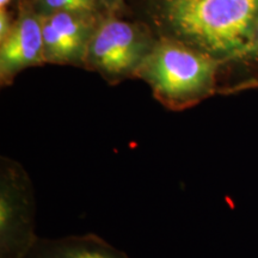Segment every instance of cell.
Here are the masks:
<instances>
[{"instance_id":"1","label":"cell","mask_w":258,"mask_h":258,"mask_svg":"<svg viewBox=\"0 0 258 258\" xmlns=\"http://www.w3.org/2000/svg\"><path fill=\"white\" fill-rule=\"evenodd\" d=\"M128 6L158 38L230 62L250 61L258 0H131Z\"/></svg>"},{"instance_id":"2","label":"cell","mask_w":258,"mask_h":258,"mask_svg":"<svg viewBox=\"0 0 258 258\" xmlns=\"http://www.w3.org/2000/svg\"><path fill=\"white\" fill-rule=\"evenodd\" d=\"M230 63L234 62L207 55L178 42L158 38L135 78L150 86L161 105L182 111L222 92L219 76Z\"/></svg>"},{"instance_id":"3","label":"cell","mask_w":258,"mask_h":258,"mask_svg":"<svg viewBox=\"0 0 258 258\" xmlns=\"http://www.w3.org/2000/svg\"><path fill=\"white\" fill-rule=\"evenodd\" d=\"M157 42L152 29L132 11L105 15L90 41L84 70L99 74L115 86L137 77Z\"/></svg>"},{"instance_id":"4","label":"cell","mask_w":258,"mask_h":258,"mask_svg":"<svg viewBox=\"0 0 258 258\" xmlns=\"http://www.w3.org/2000/svg\"><path fill=\"white\" fill-rule=\"evenodd\" d=\"M31 180L17 161L0 163V258H27L36 244Z\"/></svg>"},{"instance_id":"5","label":"cell","mask_w":258,"mask_h":258,"mask_svg":"<svg viewBox=\"0 0 258 258\" xmlns=\"http://www.w3.org/2000/svg\"><path fill=\"white\" fill-rule=\"evenodd\" d=\"M43 64L42 17L28 0H18L11 31L0 42V84L11 85L24 70Z\"/></svg>"},{"instance_id":"6","label":"cell","mask_w":258,"mask_h":258,"mask_svg":"<svg viewBox=\"0 0 258 258\" xmlns=\"http://www.w3.org/2000/svg\"><path fill=\"white\" fill-rule=\"evenodd\" d=\"M104 16L56 12L42 17L46 64L84 69L86 51Z\"/></svg>"},{"instance_id":"7","label":"cell","mask_w":258,"mask_h":258,"mask_svg":"<svg viewBox=\"0 0 258 258\" xmlns=\"http://www.w3.org/2000/svg\"><path fill=\"white\" fill-rule=\"evenodd\" d=\"M27 258H128L93 234L60 240H38Z\"/></svg>"},{"instance_id":"8","label":"cell","mask_w":258,"mask_h":258,"mask_svg":"<svg viewBox=\"0 0 258 258\" xmlns=\"http://www.w3.org/2000/svg\"><path fill=\"white\" fill-rule=\"evenodd\" d=\"M41 17L56 12L105 16L99 0H28Z\"/></svg>"},{"instance_id":"9","label":"cell","mask_w":258,"mask_h":258,"mask_svg":"<svg viewBox=\"0 0 258 258\" xmlns=\"http://www.w3.org/2000/svg\"><path fill=\"white\" fill-rule=\"evenodd\" d=\"M106 15L109 14H128L131 9L128 6V0H99Z\"/></svg>"},{"instance_id":"10","label":"cell","mask_w":258,"mask_h":258,"mask_svg":"<svg viewBox=\"0 0 258 258\" xmlns=\"http://www.w3.org/2000/svg\"><path fill=\"white\" fill-rule=\"evenodd\" d=\"M15 22V14L8 10H0V42L8 36Z\"/></svg>"},{"instance_id":"11","label":"cell","mask_w":258,"mask_h":258,"mask_svg":"<svg viewBox=\"0 0 258 258\" xmlns=\"http://www.w3.org/2000/svg\"><path fill=\"white\" fill-rule=\"evenodd\" d=\"M249 60H258V24L256 30H254V35L252 38V43H251V47L249 49Z\"/></svg>"},{"instance_id":"12","label":"cell","mask_w":258,"mask_h":258,"mask_svg":"<svg viewBox=\"0 0 258 258\" xmlns=\"http://www.w3.org/2000/svg\"><path fill=\"white\" fill-rule=\"evenodd\" d=\"M18 0H0V10H8L12 4H17Z\"/></svg>"}]
</instances>
